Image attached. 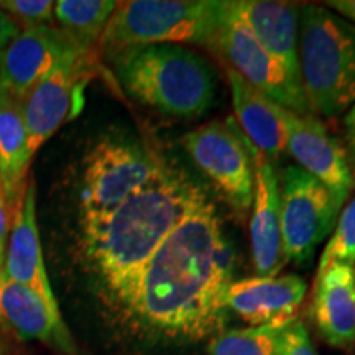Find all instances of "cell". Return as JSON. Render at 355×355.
Masks as SVG:
<instances>
[{"mask_svg":"<svg viewBox=\"0 0 355 355\" xmlns=\"http://www.w3.org/2000/svg\"><path fill=\"white\" fill-rule=\"evenodd\" d=\"M234 252L207 201L150 257L117 303L146 334L202 340L224 332Z\"/></svg>","mask_w":355,"mask_h":355,"instance_id":"obj_1","label":"cell"},{"mask_svg":"<svg viewBox=\"0 0 355 355\" xmlns=\"http://www.w3.org/2000/svg\"><path fill=\"white\" fill-rule=\"evenodd\" d=\"M207 201L189 176L162 163L125 202L81 220L83 259L114 303L162 243Z\"/></svg>","mask_w":355,"mask_h":355,"instance_id":"obj_2","label":"cell"},{"mask_svg":"<svg viewBox=\"0 0 355 355\" xmlns=\"http://www.w3.org/2000/svg\"><path fill=\"white\" fill-rule=\"evenodd\" d=\"M123 91L168 117L193 121L214 104L216 71L178 44H145L107 56Z\"/></svg>","mask_w":355,"mask_h":355,"instance_id":"obj_3","label":"cell"},{"mask_svg":"<svg viewBox=\"0 0 355 355\" xmlns=\"http://www.w3.org/2000/svg\"><path fill=\"white\" fill-rule=\"evenodd\" d=\"M301 79L311 112L336 117L355 104V26L324 6L300 7Z\"/></svg>","mask_w":355,"mask_h":355,"instance_id":"obj_4","label":"cell"},{"mask_svg":"<svg viewBox=\"0 0 355 355\" xmlns=\"http://www.w3.org/2000/svg\"><path fill=\"white\" fill-rule=\"evenodd\" d=\"M227 2L128 0L117 2L99 46L110 56L145 44H214Z\"/></svg>","mask_w":355,"mask_h":355,"instance_id":"obj_5","label":"cell"},{"mask_svg":"<svg viewBox=\"0 0 355 355\" xmlns=\"http://www.w3.org/2000/svg\"><path fill=\"white\" fill-rule=\"evenodd\" d=\"M81 188V220L114 211L144 188L158 171L148 148L128 137H105L86 157Z\"/></svg>","mask_w":355,"mask_h":355,"instance_id":"obj_6","label":"cell"},{"mask_svg":"<svg viewBox=\"0 0 355 355\" xmlns=\"http://www.w3.org/2000/svg\"><path fill=\"white\" fill-rule=\"evenodd\" d=\"M184 150L239 216L254 202V166L245 137L234 119L211 122L181 137Z\"/></svg>","mask_w":355,"mask_h":355,"instance_id":"obj_7","label":"cell"},{"mask_svg":"<svg viewBox=\"0 0 355 355\" xmlns=\"http://www.w3.org/2000/svg\"><path fill=\"white\" fill-rule=\"evenodd\" d=\"M343 207L321 181L300 166H288L279 178V219L283 260L304 263L329 235Z\"/></svg>","mask_w":355,"mask_h":355,"instance_id":"obj_8","label":"cell"},{"mask_svg":"<svg viewBox=\"0 0 355 355\" xmlns=\"http://www.w3.org/2000/svg\"><path fill=\"white\" fill-rule=\"evenodd\" d=\"M212 48L229 61L230 69L282 107L293 114H313L304 92L291 83L285 69L261 48L230 2L225 7Z\"/></svg>","mask_w":355,"mask_h":355,"instance_id":"obj_9","label":"cell"},{"mask_svg":"<svg viewBox=\"0 0 355 355\" xmlns=\"http://www.w3.org/2000/svg\"><path fill=\"white\" fill-rule=\"evenodd\" d=\"M89 53L53 25L20 30L0 60V92L25 101L53 69Z\"/></svg>","mask_w":355,"mask_h":355,"instance_id":"obj_10","label":"cell"},{"mask_svg":"<svg viewBox=\"0 0 355 355\" xmlns=\"http://www.w3.org/2000/svg\"><path fill=\"white\" fill-rule=\"evenodd\" d=\"M91 53L60 64L24 101L30 152L35 155L58 128L79 112L91 78Z\"/></svg>","mask_w":355,"mask_h":355,"instance_id":"obj_11","label":"cell"},{"mask_svg":"<svg viewBox=\"0 0 355 355\" xmlns=\"http://www.w3.org/2000/svg\"><path fill=\"white\" fill-rule=\"evenodd\" d=\"M286 152L331 191L340 207L355 188L344 148L314 114L286 115Z\"/></svg>","mask_w":355,"mask_h":355,"instance_id":"obj_12","label":"cell"},{"mask_svg":"<svg viewBox=\"0 0 355 355\" xmlns=\"http://www.w3.org/2000/svg\"><path fill=\"white\" fill-rule=\"evenodd\" d=\"M304 296L306 282L298 275L254 277L230 283L224 304L248 326H275L295 322Z\"/></svg>","mask_w":355,"mask_h":355,"instance_id":"obj_13","label":"cell"},{"mask_svg":"<svg viewBox=\"0 0 355 355\" xmlns=\"http://www.w3.org/2000/svg\"><path fill=\"white\" fill-rule=\"evenodd\" d=\"M254 166V214L250 219L252 255L257 277H278L283 260L279 219V178L268 158L245 139Z\"/></svg>","mask_w":355,"mask_h":355,"instance_id":"obj_14","label":"cell"},{"mask_svg":"<svg viewBox=\"0 0 355 355\" xmlns=\"http://www.w3.org/2000/svg\"><path fill=\"white\" fill-rule=\"evenodd\" d=\"M230 3L261 48L304 92L300 66V7L272 0H232Z\"/></svg>","mask_w":355,"mask_h":355,"instance_id":"obj_15","label":"cell"},{"mask_svg":"<svg viewBox=\"0 0 355 355\" xmlns=\"http://www.w3.org/2000/svg\"><path fill=\"white\" fill-rule=\"evenodd\" d=\"M3 273L13 282L32 290L56 316H61L60 306H58L46 266H44L37 224V193H35L33 180L26 183L21 204L13 219L6 261H3Z\"/></svg>","mask_w":355,"mask_h":355,"instance_id":"obj_16","label":"cell"},{"mask_svg":"<svg viewBox=\"0 0 355 355\" xmlns=\"http://www.w3.org/2000/svg\"><path fill=\"white\" fill-rule=\"evenodd\" d=\"M309 314L327 344L355 347V265L331 263L319 270Z\"/></svg>","mask_w":355,"mask_h":355,"instance_id":"obj_17","label":"cell"},{"mask_svg":"<svg viewBox=\"0 0 355 355\" xmlns=\"http://www.w3.org/2000/svg\"><path fill=\"white\" fill-rule=\"evenodd\" d=\"M0 327L24 343H43L74 352L63 318L56 316L32 290L13 282L0 270Z\"/></svg>","mask_w":355,"mask_h":355,"instance_id":"obj_18","label":"cell"},{"mask_svg":"<svg viewBox=\"0 0 355 355\" xmlns=\"http://www.w3.org/2000/svg\"><path fill=\"white\" fill-rule=\"evenodd\" d=\"M232 105L243 137L266 158L286 152V115L290 110L266 97L234 69L227 71Z\"/></svg>","mask_w":355,"mask_h":355,"instance_id":"obj_19","label":"cell"},{"mask_svg":"<svg viewBox=\"0 0 355 355\" xmlns=\"http://www.w3.org/2000/svg\"><path fill=\"white\" fill-rule=\"evenodd\" d=\"M32 158L24 101L0 92V184L15 209L25 194Z\"/></svg>","mask_w":355,"mask_h":355,"instance_id":"obj_20","label":"cell"},{"mask_svg":"<svg viewBox=\"0 0 355 355\" xmlns=\"http://www.w3.org/2000/svg\"><path fill=\"white\" fill-rule=\"evenodd\" d=\"M115 7L112 0H60L55 2L56 28L81 50L92 51L99 46Z\"/></svg>","mask_w":355,"mask_h":355,"instance_id":"obj_21","label":"cell"},{"mask_svg":"<svg viewBox=\"0 0 355 355\" xmlns=\"http://www.w3.org/2000/svg\"><path fill=\"white\" fill-rule=\"evenodd\" d=\"M291 324L224 331L211 340L207 352L209 355H285V334Z\"/></svg>","mask_w":355,"mask_h":355,"instance_id":"obj_22","label":"cell"},{"mask_svg":"<svg viewBox=\"0 0 355 355\" xmlns=\"http://www.w3.org/2000/svg\"><path fill=\"white\" fill-rule=\"evenodd\" d=\"M331 263L355 265V196L337 217L334 234L324 248L318 272Z\"/></svg>","mask_w":355,"mask_h":355,"instance_id":"obj_23","label":"cell"},{"mask_svg":"<svg viewBox=\"0 0 355 355\" xmlns=\"http://www.w3.org/2000/svg\"><path fill=\"white\" fill-rule=\"evenodd\" d=\"M0 10L7 13L20 30L53 25L55 21L53 0H0Z\"/></svg>","mask_w":355,"mask_h":355,"instance_id":"obj_24","label":"cell"},{"mask_svg":"<svg viewBox=\"0 0 355 355\" xmlns=\"http://www.w3.org/2000/svg\"><path fill=\"white\" fill-rule=\"evenodd\" d=\"M285 355H319L311 343L308 329L298 319L286 329Z\"/></svg>","mask_w":355,"mask_h":355,"instance_id":"obj_25","label":"cell"},{"mask_svg":"<svg viewBox=\"0 0 355 355\" xmlns=\"http://www.w3.org/2000/svg\"><path fill=\"white\" fill-rule=\"evenodd\" d=\"M17 211L19 209H15L8 202L6 191H3L2 184H0V270L3 268V261H6L8 239H10L13 219H15Z\"/></svg>","mask_w":355,"mask_h":355,"instance_id":"obj_26","label":"cell"},{"mask_svg":"<svg viewBox=\"0 0 355 355\" xmlns=\"http://www.w3.org/2000/svg\"><path fill=\"white\" fill-rule=\"evenodd\" d=\"M19 33H20L19 26L13 24V20L7 15V13L0 10V60H2L3 51H6L8 43H10Z\"/></svg>","mask_w":355,"mask_h":355,"instance_id":"obj_27","label":"cell"},{"mask_svg":"<svg viewBox=\"0 0 355 355\" xmlns=\"http://www.w3.org/2000/svg\"><path fill=\"white\" fill-rule=\"evenodd\" d=\"M324 7L337 12L339 17H343L355 26V0H329V2H324Z\"/></svg>","mask_w":355,"mask_h":355,"instance_id":"obj_28","label":"cell"},{"mask_svg":"<svg viewBox=\"0 0 355 355\" xmlns=\"http://www.w3.org/2000/svg\"><path fill=\"white\" fill-rule=\"evenodd\" d=\"M345 130H347V139L350 146H355V104L349 109L347 115L344 119Z\"/></svg>","mask_w":355,"mask_h":355,"instance_id":"obj_29","label":"cell"},{"mask_svg":"<svg viewBox=\"0 0 355 355\" xmlns=\"http://www.w3.org/2000/svg\"><path fill=\"white\" fill-rule=\"evenodd\" d=\"M350 148H352V153L355 155V146H350Z\"/></svg>","mask_w":355,"mask_h":355,"instance_id":"obj_30","label":"cell"},{"mask_svg":"<svg viewBox=\"0 0 355 355\" xmlns=\"http://www.w3.org/2000/svg\"><path fill=\"white\" fill-rule=\"evenodd\" d=\"M0 355H2V347H0Z\"/></svg>","mask_w":355,"mask_h":355,"instance_id":"obj_31","label":"cell"}]
</instances>
